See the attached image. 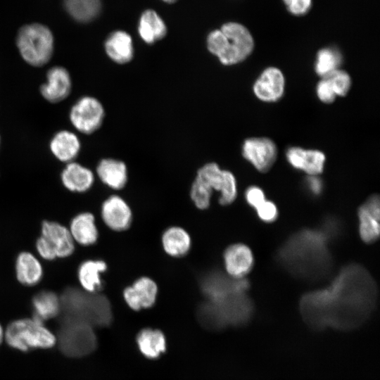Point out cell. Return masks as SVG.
<instances>
[{"label": "cell", "mask_w": 380, "mask_h": 380, "mask_svg": "<svg viewBox=\"0 0 380 380\" xmlns=\"http://www.w3.org/2000/svg\"><path fill=\"white\" fill-rule=\"evenodd\" d=\"M101 215L105 224L116 232L128 229L133 220V212L130 205L118 195H111L103 202Z\"/></svg>", "instance_id": "obj_14"}, {"label": "cell", "mask_w": 380, "mask_h": 380, "mask_svg": "<svg viewBox=\"0 0 380 380\" xmlns=\"http://www.w3.org/2000/svg\"><path fill=\"white\" fill-rule=\"evenodd\" d=\"M96 173L103 184L114 190L123 189L127 183V166L119 160L113 158L101 160L96 167Z\"/></svg>", "instance_id": "obj_21"}, {"label": "cell", "mask_w": 380, "mask_h": 380, "mask_svg": "<svg viewBox=\"0 0 380 380\" xmlns=\"http://www.w3.org/2000/svg\"><path fill=\"white\" fill-rule=\"evenodd\" d=\"M63 317L84 322L91 327H106L112 319L108 300L102 296L68 288L61 298Z\"/></svg>", "instance_id": "obj_6"}, {"label": "cell", "mask_w": 380, "mask_h": 380, "mask_svg": "<svg viewBox=\"0 0 380 380\" xmlns=\"http://www.w3.org/2000/svg\"><path fill=\"white\" fill-rule=\"evenodd\" d=\"M158 286L148 276H141L122 291V297L128 307L135 311L152 307L157 299Z\"/></svg>", "instance_id": "obj_13"}, {"label": "cell", "mask_w": 380, "mask_h": 380, "mask_svg": "<svg viewBox=\"0 0 380 380\" xmlns=\"http://www.w3.org/2000/svg\"><path fill=\"white\" fill-rule=\"evenodd\" d=\"M138 31L142 40L151 44L166 35L167 27L155 11L148 9L141 15Z\"/></svg>", "instance_id": "obj_29"}, {"label": "cell", "mask_w": 380, "mask_h": 380, "mask_svg": "<svg viewBox=\"0 0 380 380\" xmlns=\"http://www.w3.org/2000/svg\"><path fill=\"white\" fill-rule=\"evenodd\" d=\"M342 61L341 52L334 47L320 49L316 56L315 70L317 75L324 77L337 69Z\"/></svg>", "instance_id": "obj_32"}, {"label": "cell", "mask_w": 380, "mask_h": 380, "mask_svg": "<svg viewBox=\"0 0 380 380\" xmlns=\"http://www.w3.org/2000/svg\"><path fill=\"white\" fill-rule=\"evenodd\" d=\"M316 94L318 99L327 104L333 103L337 97L331 84L327 77H321L316 87Z\"/></svg>", "instance_id": "obj_34"}, {"label": "cell", "mask_w": 380, "mask_h": 380, "mask_svg": "<svg viewBox=\"0 0 380 380\" xmlns=\"http://www.w3.org/2000/svg\"><path fill=\"white\" fill-rule=\"evenodd\" d=\"M46 82L39 87L40 94L47 101L56 103L70 94L72 80L69 72L62 66L51 68L46 72Z\"/></svg>", "instance_id": "obj_17"}, {"label": "cell", "mask_w": 380, "mask_h": 380, "mask_svg": "<svg viewBox=\"0 0 380 380\" xmlns=\"http://www.w3.org/2000/svg\"><path fill=\"white\" fill-rule=\"evenodd\" d=\"M379 198L371 196L358 209L359 234L361 239L372 243L379 236Z\"/></svg>", "instance_id": "obj_18"}, {"label": "cell", "mask_w": 380, "mask_h": 380, "mask_svg": "<svg viewBox=\"0 0 380 380\" xmlns=\"http://www.w3.org/2000/svg\"><path fill=\"white\" fill-rule=\"evenodd\" d=\"M0 141H1V139H0Z\"/></svg>", "instance_id": "obj_42"}, {"label": "cell", "mask_w": 380, "mask_h": 380, "mask_svg": "<svg viewBox=\"0 0 380 380\" xmlns=\"http://www.w3.org/2000/svg\"><path fill=\"white\" fill-rule=\"evenodd\" d=\"M285 78L278 68H265L255 81L253 91L255 96L264 102H275L284 95Z\"/></svg>", "instance_id": "obj_15"}, {"label": "cell", "mask_w": 380, "mask_h": 380, "mask_svg": "<svg viewBox=\"0 0 380 380\" xmlns=\"http://www.w3.org/2000/svg\"><path fill=\"white\" fill-rule=\"evenodd\" d=\"M207 48L225 65L243 61L254 49V40L248 30L238 23H227L209 33Z\"/></svg>", "instance_id": "obj_5"}, {"label": "cell", "mask_w": 380, "mask_h": 380, "mask_svg": "<svg viewBox=\"0 0 380 380\" xmlns=\"http://www.w3.org/2000/svg\"><path fill=\"white\" fill-rule=\"evenodd\" d=\"M32 319L42 324L58 316L61 310L60 298L51 291L37 293L32 298Z\"/></svg>", "instance_id": "obj_27"}, {"label": "cell", "mask_w": 380, "mask_h": 380, "mask_svg": "<svg viewBox=\"0 0 380 380\" xmlns=\"http://www.w3.org/2000/svg\"><path fill=\"white\" fill-rule=\"evenodd\" d=\"M241 151L243 158L260 172H266L272 168L278 154L277 145L267 137L246 139Z\"/></svg>", "instance_id": "obj_12"}, {"label": "cell", "mask_w": 380, "mask_h": 380, "mask_svg": "<svg viewBox=\"0 0 380 380\" xmlns=\"http://www.w3.org/2000/svg\"><path fill=\"white\" fill-rule=\"evenodd\" d=\"M50 151L60 161L72 162L78 156L81 144L77 136L68 130L56 132L49 143Z\"/></svg>", "instance_id": "obj_22"}, {"label": "cell", "mask_w": 380, "mask_h": 380, "mask_svg": "<svg viewBox=\"0 0 380 380\" xmlns=\"http://www.w3.org/2000/svg\"><path fill=\"white\" fill-rule=\"evenodd\" d=\"M245 199L248 204L254 209H256L266 201L264 191L257 186H251L246 189Z\"/></svg>", "instance_id": "obj_36"}, {"label": "cell", "mask_w": 380, "mask_h": 380, "mask_svg": "<svg viewBox=\"0 0 380 380\" xmlns=\"http://www.w3.org/2000/svg\"><path fill=\"white\" fill-rule=\"evenodd\" d=\"M36 248L44 259L51 260L70 256L74 252L75 243L70 230L65 227L56 222L44 221Z\"/></svg>", "instance_id": "obj_10"}, {"label": "cell", "mask_w": 380, "mask_h": 380, "mask_svg": "<svg viewBox=\"0 0 380 380\" xmlns=\"http://www.w3.org/2000/svg\"><path fill=\"white\" fill-rule=\"evenodd\" d=\"M61 177L64 186L74 192L87 191L94 181V176L91 170L74 161L67 164Z\"/></svg>", "instance_id": "obj_24"}, {"label": "cell", "mask_w": 380, "mask_h": 380, "mask_svg": "<svg viewBox=\"0 0 380 380\" xmlns=\"http://www.w3.org/2000/svg\"><path fill=\"white\" fill-rule=\"evenodd\" d=\"M69 230L74 241L82 246L93 245L99 238L94 215L89 212L76 215L71 221Z\"/></svg>", "instance_id": "obj_25"}, {"label": "cell", "mask_w": 380, "mask_h": 380, "mask_svg": "<svg viewBox=\"0 0 380 380\" xmlns=\"http://www.w3.org/2000/svg\"><path fill=\"white\" fill-rule=\"evenodd\" d=\"M105 111L101 103L96 98L84 96L71 107L69 118L74 127L85 134H92L101 126Z\"/></svg>", "instance_id": "obj_11"}, {"label": "cell", "mask_w": 380, "mask_h": 380, "mask_svg": "<svg viewBox=\"0 0 380 380\" xmlns=\"http://www.w3.org/2000/svg\"><path fill=\"white\" fill-rule=\"evenodd\" d=\"M324 77L329 80L336 96H345L349 92L352 80L346 71L337 69Z\"/></svg>", "instance_id": "obj_33"}, {"label": "cell", "mask_w": 380, "mask_h": 380, "mask_svg": "<svg viewBox=\"0 0 380 380\" xmlns=\"http://www.w3.org/2000/svg\"><path fill=\"white\" fill-rule=\"evenodd\" d=\"M160 243L166 255L179 258L188 254L191 248L192 239L190 234L184 228L172 225L163 231Z\"/></svg>", "instance_id": "obj_20"}, {"label": "cell", "mask_w": 380, "mask_h": 380, "mask_svg": "<svg viewBox=\"0 0 380 380\" xmlns=\"http://www.w3.org/2000/svg\"><path fill=\"white\" fill-rule=\"evenodd\" d=\"M319 228L331 240L339 234L341 225L336 219L334 217H328L324 220L321 227Z\"/></svg>", "instance_id": "obj_38"}, {"label": "cell", "mask_w": 380, "mask_h": 380, "mask_svg": "<svg viewBox=\"0 0 380 380\" xmlns=\"http://www.w3.org/2000/svg\"><path fill=\"white\" fill-rule=\"evenodd\" d=\"M255 210L258 217L265 222H272L278 216V209L276 205L270 201L266 200Z\"/></svg>", "instance_id": "obj_35"}, {"label": "cell", "mask_w": 380, "mask_h": 380, "mask_svg": "<svg viewBox=\"0 0 380 380\" xmlns=\"http://www.w3.org/2000/svg\"><path fill=\"white\" fill-rule=\"evenodd\" d=\"M289 11L296 15L305 14L310 8L312 0H283Z\"/></svg>", "instance_id": "obj_37"}, {"label": "cell", "mask_w": 380, "mask_h": 380, "mask_svg": "<svg viewBox=\"0 0 380 380\" xmlns=\"http://www.w3.org/2000/svg\"><path fill=\"white\" fill-rule=\"evenodd\" d=\"M215 191L220 194L218 202L221 205H229L237 196V183L230 171L221 169L215 163H208L198 170L189 198L197 209L205 210L210 206Z\"/></svg>", "instance_id": "obj_4"}, {"label": "cell", "mask_w": 380, "mask_h": 380, "mask_svg": "<svg viewBox=\"0 0 380 380\" xmlns=\"http://www.w3.org/2000/svg\"><path fill=\"white\" fill-rule=\"evenodd\" d=\"M137 343L140 351L148 358H156L165 350V338L157 329H144L137 336Z\"/></svg>", "instance_id": "obj_30"}, {"label": "cell", "mask_w": 380, "mask_h": 380, "mask_svg": "<svg viewBox=\"0 0 380 380\" xmlns=\"http://www.w3.org/2000/svg\"><path fill=\"white\" fill-rule=\"evenodd\" d=\"M286 157L293 167L308 175H319L324 170L326 158L319 150L293 146L287 150Z\"/></svg>", "instance_id": "obj_19"}, {"label": "cell", "mask_w": 380, "mask_h": 380, "mask_svg": "<svg viewBox=\"0 0 380 380\" xmlns=\"http://www.w3.org/2000/svg\"><path fill=\"white\" fill-rule=\"evenodd\" d=\"M16 44L20 56L27 64L42 67L53 56L54 39L46 26L32 23L24 25L19 30Z\"/></svg>", "instance_id": "obj_7"}, {"label": "cell", "mask_w": 380, "mask_h": 380, "mask_svg": "<svg viewBox=\"0 0 380 380\" xmlns=\"http://www.w3.org/2000/svg\"><path fill=\"white\" fill-rule=\"evenodd\" d=\"M64 6L68 13L81 23L95 19L101 9V0H64Z\"/></svg>", "instance_id": "obj_31"}, {"label": "cell", "mask_w": 380, "mask_h": 380, "mask_svg": "<svg viewBox=\"0 0 380 380\" xmlns=\"http://www.w3.org/2000/svg\"><path fill=\"white\" fill-rule=\"evenodd\" d=\"M376 284L368 272L357 264L342 268L328 286L305 294L300 313L312 328L355 329L372 312Z\"/></svg>", "instance_id": "obj_1"}, {"label": "cell", "mask_w": 380, "mask_h": 380, "mask_svg": "<svg viewBox=\"0 0 380 380\" xmlns=\"http://www.w3.org/2000/svg\"><path fill=\"white\" fill-rule=\"evenodd\" d=\"M163 1L168 4H173L176 2L177 0H163Z\"/></svg>", "instance_id": "obj_41"}, {"label": "cell", "mask_w": 380, "mask_h": 380, "mask_svg": "<svg viewBox=\"0 0 380 380\" xmlns=\"http://www.w3.org/2000/svg\"><path fill=\"white\" fill-rule=\"evenodd\" d=\"M15 273L19 282L32 286L42 279L43 270L39 261L32 253L22 252L16 259Z\"/></svg>", "instance_id": "obj_28"}, {"label": "cell", "mask_w": 380, "mask_h": 380, "mask_svg": "<svg viewBox=\"0 0 380 380\" xmlns=\"http://www.w3.org/2000/svg\"><path fill=\"white\" fill-rule=\"evenodd\" d=\"M329 241L320 228L300 230L280 247L278 260L295 277L308 280L319 279L331 268Z\"/></svg>", "instance_id": "obj_2"}, {"label": "cell", "mask_w": 380, "mask_h": 380, "mask_svg": "<svg viewBox=\"0 0 380 380\" xmlns=\"http://www.w3.org/2000/svg\"><path fill=\"white\" fill-rule=\"evenodd\" d=\"M5 336L11 347L23 352L49 348L56 343V336L44 324L32 318L13 321L8 325Z\"/></svg>", "instance_id": "obj_8"}, {"label": "cell", "mask_w": 380, "mask_h": 380, "mask_svg": "<svg viewBox=\"0 0 380 380\" xmlns=\"http://www.w3.org/2000/svg\"><path fill=\"white\" fill-rule=\"evenodd\" d=\"M107 270L108 265L103 260H87L81 263L77 276L83 289L91 293L99 291L103 285L101 274Z\"/></svg>", "instance_id": "obj_26"}, {"label": "cell", "mask_w": 380, "mask_h": 380, "mask_svg": "<svg viewBox=\"0 0 380 380\" xmlns=\"http://www.w3.org/2000/svg\"><path fill=\"white\" fill-rule=\"evenodd\" d=\"M104 46L108 56L116 63L125 64L133 58L132 39L131 36L125 31L117 30L110 33Z\"/></svg>", "instance_id": "obj_23"}, {"label": "cell", "mask_w": 380, "mask_h": 380, "mask_svg": "<svg viewBox=\"0 0 380 380\" xmlns=\"http://www.w3.org/2000/svg\"><path fill=\"white\" fill-rule=\"evenodd\" d=\"M222 257L227 274L236 279H243L250 272L254 264L252 251L248 246L241 243L227 246Z\"/></svg>", "instance_id": "obj_16"}, {"label": "cell", "mask_w": 380, "mask_h": 380, "mask_svg": "<svg viewBox=\"0 0 380 380\" xmlns=\"http://www.w3.org/2000/svg\"><path fill=\"white\" fill-rule=\"evenodd\" d=\"M247 289L234 286L224 289L210 297L208 303L198 311L201 324L208 329H222L229 326L247 323L253 312Z\"/></svg>", "instance_id": "obj_3"}, {"label": "cell", "mask_w": 380, "mask_h": 380, "mask_svg": "<svg viewBox=\"0 0 380 380\" xmlns=\"http://www.w3.org/2000/svg\"><path fill=\"white\" fill-rule=\"evenodd\" d=\"M305 184L308 193L313 196H318L323 191V182L318 175H308Z\"/></svg>", "instance_id": "obj_39"}, {"label": "cell", "mask_w": 380, "mask_h": 380, "mask_svg": "<svg viewBox=\"0 0 380 380\" xmlns=\"http://www.w3.org/2000/svg\"><path fill=\"white\" fill-rule=\"evenodd\" d=\"M58 348L68 357H80L94 350L97 341L93 327L77 319L61 317Z\"/></svg>", "instance_id": "obj_9"}, {"label": "cell", "mask_w": 380, "mask_h": 380, "mask_svg": "<svg viewBox=\"0 0 380 380\" xmlns=\"http://www.w3.org/2000/svg\"><path fill=\"white\" fill-rule=\"evenodd\" d=\"M2 339H3V329H2V327L0 324V344L2 341Z\"/></svg>", "instance_id": "obj_40"}]
</instances>
